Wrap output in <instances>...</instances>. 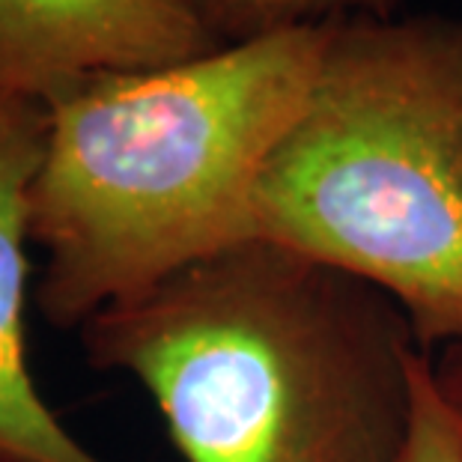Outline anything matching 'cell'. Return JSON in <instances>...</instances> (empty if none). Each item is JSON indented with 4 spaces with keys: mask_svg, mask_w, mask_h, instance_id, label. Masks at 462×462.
<instances>
[{
    "mask_svg": "<svg viewBox=\"0 0 462 462\" xmlns=\"http://www.w3.org/2000/svg\"><path fill=\"white\" fill-rule=\"evenodd\" d=\"M78 331L96 370L141 382L185 462H400L430 356L391 296L265 239Z\"/></svg>",
    "mask_w": 462,
    "mask_h": 462,
    "instance_id": "cell-1",
    "label": "cell"
},
{
    "mask_svg": "<svg viewBox=\"0 0 462 462\" xmlns=\"http://www.w3.org/2000/svg\"><path fill=\"white\" fill-rule=\"evenodd\" d=\"M251 239L373 283L430 356L459 346L462 18H334L257 180Z\"/></svg>",
    "mask_w": 462,
    "mask_h": 462,
    "instance_id": "cell-3",
    "label": "cell"
},
{
    "mask_svg": "<svg viewBox=\"0 0 462 462\" xmlns=\"http://www.w3.org/2000/svg\"><path fill=\"white\" fill-rule=\"evenodd\" d=\"M400 462H462V430L436 388L432 356L418 370L409 441Z\"/></svg>",
    "mask_w": 462,
    "mask_h": 462,
    "instance_id": "cell-7",
    "label": "cell"
},
{
    "mask_svg": "<svg viewBox=\"0 0 462 462\" xmlns=\"http://www.w3.org/2000/svg\"><path fill=\"white\" fill-rule=\"evenodd\" d=\"M432 379L462 430V343L432 352Z\"/></svg>",
    "mask_w": 462,
    "mask_h": 462,
    "instance_id": "cell-8",
    "label": "cell"
},
{
    "mask_svg": "<svg viewBox=\"0 0 462 462\" xmlns=\"http://www.w3.org/2000/svg\"><path fill=\"white\" fill-rule=\"evenodd\" d=\"M221 45L326 24L346 15H394L397 0H185Z\"/></svg>",
    "mask_w": 462,
    "mask_h": 462,
    "instance_id": "cell-6",
    "label": "cell"
},
{
    "mask_svg": "<svg viewBox=\"0 0 462 462\" xmlns=\"http://www.w3.org/2000/svg\"><path fill=\"white\" fill-rule=\"evenodd\" d=\"M48 141L45 105L0 93V462H105L39 397L24 352L31 185Z\"/></svg>",
    "mask_w": 462,
    "mask_h": 462,
    "instance_id": "cell-5",
    "label": "cell"
},
{
    "mask_svg": "<svg viewBox=\"0 0 462 462\" xmlns=\"http://www.w3.org/2000/svg\"><path fill=\"white\" fill-rule=\"evenodd\" d=\"M224 48L185 0H0V93L48 105L111 72Z\"/></svg>",
    "mask_w": 462,
    "mask_h": 462,
    "instance_id": "cell-4",
    "label": "cell"
},
{
    "mask_svg": "<svg viewBox=\"0 0 462 462\" xmlns=\"http://www.w3.org/2000/svg\"><path fill=\"white\" fill-rule=\"evenodd\" d=\"M328 24L245 39L194 60L111 72L45 105L31 242L36 304L57 328L251 242L257 180L317 75Z\"/></svg>",
    "mask_w": 462,
    "mask_h": 462,
    "instance_id": "cell-2",
    "label": "cell"
}]
</instances>
